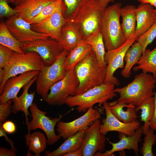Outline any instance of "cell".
<instances>
[{"instance_id": "cell-1", "label": "cell", "mask_w": 156, "mask_h": 156, "mask_svg": "<svg viewBox=\"0 0 156 156\" xmlns=\"http://www.w3.org/2000/svg\"><path fill=\"white\" fill-rule=\"evenodd\" d=\"M156 83V78L153 75L142 73L135 75L127 85L114 88V91L120 95L118 103L137 107L146 99L154 95Z\"/></svg>"}, {"instance_id": "cell-2", "label": "cell", "mask_w": 156, "mask_h": 156, "mask_svg": "<svg viewBox=\"0 0 156 156\" xmlns=\"http://www.w3.org/2000/svg\"><path fill=\"white\" fill-rule=\"evenodd\" d=\"M106 68L100 64L92 49L74 68L79 82L74 95L81 94L104 83L106 75Z\"/></svg>"}, {"instance_id": "cell-3", "label": "cell", "mask_w": 156, "mask_h": 156, "mask_svg": "<svg viewBox=\"0 0 156 156\" xmlns=\"http://www.w3.org/2000/svg\"><path fill=\"white\" fill-rule=\"evenodd\" d=\"M120 3H116L105 9L100 31L107 51L116 49L126 40L120 22Z\"/></svg>"}, {"instance_id": "cell-4", "label": "cell", "mask_w": 156, "mask_h": 156, "mask_svg": "<svg viewBox=\"0 0 156 156\" xmlns=\"http://www.w3.org/2000/svg\"><path fill=\"white\" fill-rule=\"evenodd\" d=\"M105 8L101 5L99 0H89L68 22L76 27L84 40L91 34L100 30Z\"/></svg>"}, {"instance_id": "cell-5", "label": "cell", "mask_w": 156, "mask_h": 156, "mask_svg": "<svg viewBox=\"0 0 156 156\" xmlns=\"http://www.w3.org/2000/svg\"><path fill=\"white\" fill-rule=\"evenodd\" d=\"M115 85L111 82L104 83L90 89L80 94L69 96L65 104L70 107H76L79 112L85 113L96 103L100 106L107 101L112 99L117 95L114 91Z\"/></svg>"}, {"instance_id": "cell-6", "label": "cell", "mask_w": 156, "mask_h": 156, "mask_svg": "<svg viewBox=\"0 0 156 156\" xmlns=\"http://www.w3.org/2000/svg\"><path fill=\"white\" fill-rule=\"evenodd\" d=\"M43 64L39 55L34 52L18 53L14 51L10 61L4 68V76L0 83V94L10 77L31 71H40Z\"/></svg>"}, {"instance_id": "cell-7", "label": "cell", "mask_w": 156, "mask_h": 156, "mask_svg": "<svg viewBox=\"0 0 156 156\" xmlns=\"http://www.w3.org/2000/svg\"><path fill=\"white\" fill-rule=\"evenodd\" d=\"M68 52L64 50L54 62L49 66L43 65L37 76L36 88L37 93L45 100L51 87L63 79L66 71L64 68L65 58Z\"/></svg>"}, {"instance_id": "cell-8", "label": "cell", "mask_w": 156, "mask_h": 156, "mask_svg": "<svg viewBox=\"0 0 156 156\" xmlns=\"http://www.w3.org/2000/svg\"><path fill=\"white\" fill-rule=\"evenodd\" d=\"M79 84L74 68H72L66 71L63 79L51 87L44 101L49 105L65 104V100L69 96L75 95Z\"/></svg>"}, {"instance_id": "cell-9", "label": "cell", "mask_w": 156, "mask_h": 156, "mask_svg": "<svg viewBox=\"0 0 156 156\" xmlns=\"http://www.w3.org/2000/svg\"><path fill=\"white\" fill-rule=\"evenodd\" d=\"M21 48L24 52L32 51L38 53L43 64L46 66L53 64L64 50L58 41L49 37L22 43Z\"/></svg>"}, {"instance_id": "cell-10", "label": "cell", "mask_w": 156, "mask_h": 156, "mask_svg": "<svg viewBox=\"0 0 156 156\" xmlns=\"http://www.w3.org/2000/svg\"><path fill=\"white\" fill-rule=\"evenodd\" d=\"M29 110L32 119L27 124L29 131L42 129L46 135L47 143L49 145L53 144L61 138L60 135L55 133V127L63 116L61 114L58 117L51 118L47 116V112L40 110L34 103H32Z\"/></svg>"}, {"instance_id": "cell-11", "label": "cell", "mask_w": 156, "mask_h": 156, "mask_svg": "<svg viewBox=\"0 0 156 156\" xmlns=\"http://www.w3.org/2000/svg\"><path fill=\"white\" fill-rule=\"evenodd\" d=\"M138 38L135 34H133L120 47L114 49L107 51L105 52L104 60L107 66L104 83L111 82L115 86L119 85V81L114 76V74L118 69L124 68V58L125 54Z\"/></svg>"}, {"instance_id": "cell-12", "label": "cell", "mask_w": 156, "mask_h": 156, "mask_svg": "<svg viewBox=\"0 0 156 156\" xmlns=\"http://www.w3.org/2000/svg\"><path fill=\"white\" fill-rule=\"evenodd\" d=\"M101 111L98 109L90 108L83 115L72 121H59L57 124L56 130L61 138L66 139L88 127L96 119L101 118Z\"/></svg>"}, {"instance_id": "cell-13", "label": "cell", "mask_w": 156, "mask_h": 156, "mask_svg": "<svg viewBox=\"0 0 156 156\" xmlns=\"http://www.w3.org/2000/svg\"><path fill=\"white\" fill-rule=\"evenodd\" d=\"M5 22L10 33L21 43L49 37L47 34L33 31L31 28V25L18 16L17 14L8 18Z\"/></svg>"}, {"instance_id": "cell-14", "label": "cell", "mask_w": 156, "mask_h": 156, "mask_svg": "<svg viewBox=\"0 0 156 156\" xmlns=\"http://www.w3.org/2000/svg\"><path fill=\"white\" fill-rule=\"evenodd\" d=\"M99 119L94 121L86 129L85 138L81 147L83 156H92L98 151L103 152L106 146L105 135L100 131Z\"/></svg>"}, {"instance_id": "cell-15", "label": "cell", "mask_w": 156, "mask_h": 156, "mask_svg": "<svg viewBox=\"0 0 156 156\" xmlns=\"http://www.w3.org/2000/svg\"><path fill=\"white\" fill-rule=\"evenodd\" d=\"M103 105L106 117L103 119L102 123L100 125V131L102 134L105 135L109 132L116 131L130 136L133 134L140 127V123L138 120L131 123H126L120 121L111 112L109 103L107 101Z\"/></svg>"}, {"instance_id": "cell-16", "label": "cell", "mask_w": 156, "mask_h": 156, "mask_svg": "<svg viewBox=\"0 0 156 156\" xmlns=\"http://www.w3.org/2000/svg\"><path fill=\"white\" fill-rule=\"evenodd\" d=\"M66 10H58L41 22L31 25L34 31L47 35L58 41L62 26L68 21L64 16Z\"/></svg>"}, {"instance_id": "cell-17", "label": "cell", "mask_w": 156, "mask_h": 156, "mask_svg": "<svg viewBox=\"0 0 156 156\" xmlns=\"http://www.w3.org/2000/svg\"><path fill=\"white\" fill-rule=\"evenodd\" d=\"M142 125L137 129L133 134L127 136L123 133L118 132V138L119 141L116 143H113L107 138L109 143L112 145L111 149L105 151L104 153L97 152L94 156H115L114 153L127 149L132 150L135 155H138L140 150L138 146L139 143L142 140L141 137L143 134Z\"/></svg>"}, {"instance_id": "cell-18", "label": "cell", "mask_w": 156, "mask_h": 156, "mask_svg": "<svg viewBox=\"0 0 156 156\" xmlns=\"http://www.w3.org/2000/svg\"><path fill=\"white\" fill-rule=\"evenodd\" d=\"M39 72V71L36 70L28 71L8 79L0 94V104L5 103L16 97L21 89L33 78L37 75Z\"/></svg>"}, {"instance_id": "cell-19", "label": "cell", "mask_w": 156, "mask_h": 156, "mask_svg": "<svg viewBox=\"0 0 156 156\" xmlns=\"http://www.w3.org/2000/svg\"><path fill=\"white\" fill-rule=\"evenodd\" d=\"M55 0H18L14 4L18 16L28 22L38 14L46 5Z\"/></svg>"}, {"instance_id": "cell-20", "label": "cell", "mask_w": 156, "mask_h": 156, "mask_svg": "<svg viewBox=\"0 0 156 156\" xmlns=\"http://www.w3.org/2000/svg\"><path fill=\"white\" fill-rule=\"evenodd\" d=\"M153 6L140 3L136 9L137 23L135 34L138 38L147 31L156 21V13Z\"/></svg>"}, {"instance_id": "cell-21", "label": "cell", "mask_w": 156, "mask_h": 156, "mask_svg": "<svg viewBox=\"0 0 156 156\" xmlns=\"http://www.w3.org/2000/svg\"><path fill=\"white\" fill-rule=\"evenodd\" d=\"M83 41L80 33L71 23L67 22L62 26L58 41L64 50L69 52Z\"/></svg>"}, {"instance_id": "cell-22", "label": "cell", "mask_w": 156, "mask_h": 156, "mask_svg": "<svg viewBox=\"0 0 156 156\" xmlns=\"http://www.w3.org/2000/svg\"><path fill=\"white\" fill-rule=\"evenodd\" d=\"M37 76L34 77L24 86L23 87V92L20 96L12 99L13 103L12 107V112L14 114L21 111L24 112L27 118L29 114L28 109L33 103L35 93L33 92L29 93L28 90L36 81Z\"/></svg>"}, {"instance_id": "cell-23", "label": "cell", "mask_w": 156, "mask_h": 156, "mask_svg": "<svg viewBox=\"0 0 156 156\" xmlns=\"http://www.w3.org/2000/svg\"><path fill=\"white\" fill-rule=\"evenodd\" d=\"M135 6L129 5L121 8L120 15L122 18V28L126 40L135 34L137 18Z\"/></svg>"}, {"instance_id": "cell-24", "label": "cell", "mask_w": 156, "mask_h": 156, "mask_svg": "<svg viewBox=\"0 0 156 156\" xmlns=\"http://www.w3.org/2000/svg\"><path fill=\"white\" fill-rule=\"evenodd\" d=\"M88 127L81 130L74 135L70 136L56 149L52 152L46 153V156H60L76 151L80 148L83 142L85 131Z\"/></svg>"}, {"instance_id": "cell-25", "label": "cell", "mask_w": 156, "mask_h": 156, "mask_svg": "<svg viewBox=\"0 0 156 156\" xmlns=\"http://www.w3.org/2000/svg\"><path fill=\"white\" fill-rule=\"evenodd\" d=\"M92 49L91 46L83 40L69 52L64 61L65 71L75 68L77 64L83 60Z\"/></svg>"}, {"instance_id": "cell-26", "label": "cell", "mask_w": 156, "mask_h": 156, "mask_svg": "<svg viewBox=\"0 0 156 156\" xmlns=\"http://www.w3.org/2000/svg\"><path fill=\"white\" fill-rule=\"evenodd\" d=\"M109 108L112 114L120 121L126 123H131L137 119L135 106L128 104L126 110L124 108L127 104L118 103L117 101L109 103Z\"/></svg>"}, {"instance_id": "cell-27", "label": "cell", "mask_w": 156, "mask_h": 156, "mask_svg": "<svg viewBox=\"0 0 156 156\" xmlns=\"http://www.w3.org/2000/svg\"><path fill=\"white\" fill-rule=\"evenodd\" d=\"M142 54V48L140 44L135 42L127 51L124 60L126 64L120 73L125 78L130 77L131 74V69L133 66L137 64Z\"/></svg>"}, {"instance_id": "cell-28", "label": "cell", "mask_w": 156, "mask_h": 156, "mask_svg": "<svg viewBox=\"0 0 156 156\" xmlns=\"http://www.w3.org/2000/svg\"><path fill=\"white\" fill-rule=\"evenodd\" d=\"M137 64L133 68V70H141L144 73H151L156 78V47L152 51L146 49Z\"/></svg>"}, {"instance_id": "cell-29", "label": "cell", "mask_w": 156, "mask_h": 156, "mask_svg": "<svg viewBox=\"0 0 156 156\" xmlns=\"http://www.w3.org/2000/svg\"><path fill=\"white\" fill-rule=\"evenodd\" d=\"M25 138L28 150L35 154V156H40L47 147V140L45 135L40 131H36L26 134Z\"/></svg>"}, {"instance_id": "cell-30", "label": "cell", "mask_w": 156, "mask_h": 156, "mask_svg": "<svg viewBox=\"0 0 156 156\" xmlns=\"http://www.w3.org/2000/svg\"><path fill=\"white\" fill-rule=\"evenodd\" d=\"M84 40L91 46L100 64L103 67H106L107 65L104 60L105 48L100 30L91 34Z\"/></svg>"}, {"instance_id": "cell-31", "label": "cell", "mask_w": 156, "mask_h": 156, "mask_svg": "<svg viewBox=\"0 0 156 156\" xmlns=\"http://www.w3.org/2000/svg\"><path fill=\"white\" fill-rule=\"evenodd\" d=\"M155 98L153 96L144 100L138 106L135 107L137 112L141 109V120L144 122L142 126L143 134L145 135L149 128V124L154 114Z\"/></svg>"}, {"instance_id": "cell-32", "label": "cell", "mask_w": 156, "mask_h": 156, "mask_svg": "<svg viewBox=\"0 0 156 156\" xmlns=\"http://www.w3.org/2000/svg\"><path fill=\"white\" fill-rule=\"evenodd\" d=\"M0 44L16 53H25L21 48V43L13 36L3 21H1L0 23Z\"/></svg>"}, {"instance_id": "cell-33", "label": "cell", "mask_w": 156, "mask_h": 156, "mask_svg": "<svg viewBox=\"0 0 156 156\" xmlns=\"http://www.w3.org/2000/svg\"><path fill=\"white\" fill-rule=\"evenodd\" d=\"M61 10H64L66 12V6L63 0H55L46 5L38 14L28 22L31 25L39 23Z\"/></svg>"}, {"instance_id": "cell-34", "label": "cell", "mask_w": 156, "mask_h": 156, "mask_svg": "<svg viewBox=\"0 0 156 156\" xmlns=\"http://www.w3.org/2000/svg\"><path fill=\"white\" fill-rule=\"evenodd\" d=\"M154 130L149 128L145 135L144 142L140 148V154L143 156H154L152 151V147L156 142V135L154 133Z\"/></svg>"}, {"instance_id": "cell-35", "label": "cell", "mask_w": 156, "mask_h": 156, "mask_svg": "<svg viewBox=\"0 0 156 156\" xmlns=\"http://www.w3.org/2000/svg\"><path fill=\"white\" fill-rule=\"evenodd\" d=\"M89 0H63L66 6L64 16L68 22L72 20L76 14Z\"/></svg>"}, {"instance_id": "cell-36", "label": "cell", "mask_w": 156, "mask_h": 156, "mask_svg": "<svg viewBox=\"0 0 156 156\" xmlns=\"http://www.w3.org/2000/svg\"><path fill=\"white\" fill-rule=\"evenodd\" d=\"M156 37V21L147 31L138 37L136 40L142 47V53L148 46L151 43Z\"/></svg>"}, {"instance_id": "cell-37", "label": "cell", "mask_w": 156, "mask_h": 156, "mask_svg": "<svg viewBox=\"0 0 156 156\" xmlns=\"http://www.w3.org/2000/svg\"><path fill=\"white\" fill-rule=\"evenodd\" d=\"M14 51L8 47L0 44V67L4 68L10 61Z\"/></svg>"}, {"instance_id": "cell-38", "label": "cell", "mask_w": 156, "mask_h": 156, "mask_svg": "<svg viewBox=\"0 0 156 156\" xmlns=\"http://www.w3.org/2000/svg\"><path fill=\"white\" fill-rule=\"evenodd\" d=\"M8 2V0H0V18H9L17 14L14 9L10 6Z\"/></svg>"}, {"instance_id": "cell-39", "label": "cell", "mask_w": 156, "mask_h": 156, "mask_svg": "<svg viewBox=\"0 0 156 156\" xmlns=\"http://www.w3.org/2000/svg\"><path fill=\"white\" fill-rule=\"evenodd\" d=\"M12 101L10 100L6 103L0 105V125L5 122L12 112Z\"/></svg>"}, {"instance_id": "cell-40", "label": "cell", "mask_w": 156, "mask_h": 156, "mask_svg": "<svg viewBox=\"0 0 156 156\" xmlns=\"http://www.w3.org/2000/svg\"><path fill=\"white\" fill-rule=\"evenodd\" d=\"M5 132L9 134H12L16 131V126L14 123L11 121H6L1 125Z\"/></svg>"}, {"instance_id": "cell-41", "label": "cell", "mask_w": 156, "mask_h": 156, "mask_svg": "<svg viewBox=\"0 0 156 156\" xmlns=\"http://www.w3.org/2000/svg\"><path fill=\"white\" fill-rule=\"evenodd\" d=\"M16 151L11 148L7 149L4 147H0V156H16Z\"/></svg>"}, {"instance_id": "cell-42", "label": "cell", "mask_w": 156, "mask_h": 156, "mask_svg": "<svg viewBox=\"0 0 156 156\" xmlns=\"http://www.w3.org/2000/svg\"><path fill=\"white\" fill-rule=\"evenodd\" d=\"M155 107L153 116L149 122V128L156 131V92L154 95Z\"/></svg>"}, {"instance_id": "cell-43", "label": "cell", "mask_w": 156, "mask_h": 156, "mask_svg": "<svg viewBox=\"0 0 156 156\" xmlns=\"http://www.w3.org/2000/svg\"><path fill=\"white\" fill-rule=\"evenodd\" d=\"M4 137L6 139V140L8 141V142L10 143L11 146V149L14 150L16 151H17L16 149L15 148L14 146V143L11 140L9 139L6 134V132L4 130L2 126H0V137Z\"/></svg>"}, {"instance_id": "cell-44", "label": "cell", "mask_w": 156, "mask_h": 156, "mask_svg": "<svg viewBox=\"0 0 156 156\" xmlns=\"http://www.w3.org/2000/svg\"><path fill=\"white\" fill-rule=\"evenodd\" d=\"M83 152L81 148L77 150L65 154L63 156H83Z\"/></svg>"}, {"instance_id": "cell-45", "label": "cell", "mask_w": 156, "mask_h": 156, "mask_svg": "<svg viewBox=\"0 0 156 156\" xmlns=\"http://www.w3.org/2000/svg\"><path fill=\"white\" fill-rule=\"evenodd\" d=\"M140 3H149L152 5L155 8V11L156 13V0H137Z\"/></svg>"}, {"instance_id": "cell-46", "label": "cell", "mask_w": 156, "mask_h": 156, "mask_svg": "<svg viewBox=\"0 0 156 156\" xmlns=\"http://www.w3.org/2000/svg\"><path fill=\"white\" fill-rule=\"evenodd\" d=\"M101 5L104 8H106L110 2H113L115 0H99Z\"/></svg>"}, {"instance_id": "cell-47", "label": "cell", "mask_w": 156, "mask_h": 156, "mask_svg": "<svg viewBox=\"0 0 156 156\" xmlns=\"http://www.w3.org/2000/svg\"><path fill=\"white\" fill-rule=\"evenodd\" d=\"M4 76V70L3 68L0 67V83L2 82Z\"/></svg>"}, {"instance_id": "cell-48", "label": "cell", "mask_w": 156, "mask_h": 156, "mask_svg": "<svg viewBox=\"0 0 156 156\" xmlns=\"http://www.w3.org/2000/svg\"><path fill=\"white\" fill-rule=\"evenodd\" d=\"M18 0H8V1L13 3Z\"/></svg>"}]
</instances>
